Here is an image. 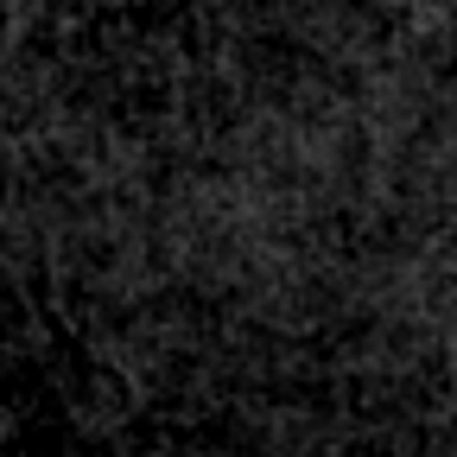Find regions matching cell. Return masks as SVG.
Listing matches in <instances>:
<instances>
[{
    "instance_id": "1",
    "label": "cell",
    "mask_w": 457,
    "mask_h": 457,
    "mask_svg": "<svg viewBox=\"0 0 457 457\" xmlns=\"http://www.w3.org/2000/svg\"><path fill=\"white\" fill-rule=\"evenodd\" d=\"M0 457H26V451H20V432H13V426H0Z\"/></svg>"
}]
</instances>
